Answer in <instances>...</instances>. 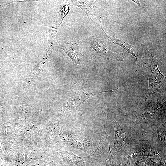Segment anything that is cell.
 I'll return each mask as SVG.
<instances>
[{
  "mask_svg": "<svg viewBox=\"0 0 166 166\" xmlns=\"http://www.w3.org/2000/svg\"><path fill=\"white\" fill-rule=\"evenodd\" d=\"M147 52L150 57L149 73V87L145 97V101L152 97L158 98L165 95L166 77L159 70L158 61L149 50Z\"/></svg>",
  "mask_w": 166,
  "mask_h": 166,
  "instance_id": "1",
  "label": "cell"
},
{
  "mask_svg": "<svg viewBox=\"0 0 166 166\" xmlns=\"http://www.w3.org/2000/svg\"><path fill=\"white\" fill-rule=\"evenodd\" d=\"M71 94L61 109V113L66 114L79 109L88 99L96 95L106 92H115L116 89L96 91L91 93L84 92L78 85H74Z\"/></svg>",
  "mask_w": 166,
  "mask_h": 166,
  "instance_id": "2",
  "label": "cell"
},
{
  "mask_svg": "<svg viewBox=\"0 0 166 166\" xmlns=\"http://www.w3.org/2000/svg\"><path fill=\"white\" fill-rule=\"evenodd\" d=\"M166 99L147 104L137 120L138 123L160 122L165 120Z\"/></svg>",
  "mask_w": 166,
  "mask_h": 166,
  "instance_id": "3",
  "label": "cell"
},
{
  "mask_svg": "<svg viewBox=\"0 0 166 166\" xmlns=\"http://www.w3.org/2000/svg\"><path fill=\"white\" fill-rule=\"evenodd\" d=\"M105 116L110 120L114 129V140L111 150L112 155L118 153L129 142L131 141H145L147 140H137L134 138L128 130L119 124L108 110L104 111Z\"/></svg>",
  "mask_w": 166,
  "mask_h": 166,
  "instance_id": "4",
  "label": "cell"
},
{
  "mask_svg": "<svg viewBox=\"0 0 166 166\" xmlns=\"http://www.w3.org/2000/svg\"><path fill=\"white\" fill-rule=\"evenodd\" d=\"M147 141H148L147 140ZM140 141V143L134 146L123 159H130L142 156L164 157L166 158L165 152L155 144Z\"/></svg>",
  "mask_w": 166,
  "mask_h": 166,
  "instance_id": "5",
  "label": "cell"
},
{
  "mask_svg": "<svg viewBox=\"0 0 166 166\" xmlns=\"http://www.w3.org/2000/svg\"><path fill=\"white\" fill-rule=\"evenodd\" d=\"M99 152L96 149L89 156L80 157L65 151L63 164L65 166H98L101 164Z\"/></svg>",
  "mask_w": 166,
  "mask_h": 166,
  "instance_id": "6",
  "label": "cell"
},
{
  "mask_svg": "<svg viewBox=\"0 0 166 166\" xmlns=\"http://www.w3.org/2000/svg\"><path fill=\"white\" fill-rule=\"evenodd\" d=\"M63 49L70 58L74 64H80L82 61L81 47L75 42H65L60 45Z\"/></svg>",
  "mask_w": 166,
  "mask_h": 166,
  "instance_id": "7",
  "label": "cell"
},
{
  "mask_svg": "<svg viewBox=\"0 0 166 166\" xmlns=\"http://www.w3.org/2000/svg\"><path fill=\"white\" fill-rule=\"evenodd\" d=\"M107 38L111 40L114 43L117 44L123 47L129 53L133 56L136 58L137 65L141 66L142 64L144 63L142 60V55L141 52L135 47L132 46L126 41L121 39L112 37L107 34L103 30Z\"/></svg>",
  "mask_w": 166,
  "mask_h": 166,
  "instance_id": "8",
  "label": "cell"
},
{
  "mask_svg": "<svg viewBox=\"0 0 166 166\" xmlns=\"http://www.w3.org/2000/svg\"><path fill=\"white\" fill-rule=\"evenodd\" d=\"M88 45L93 52L98 54L107 56L117 60H122L117 54L112 52L103 43L94 39L92 38L89 39Z\"/></svg>",
  "mask_w": 166,
  "mask_h": 166,
  "instance_id": "9",
  "label": "cell"
},
{
  "mask_svg": "<svg viewBox=\"0 0 166 166\" xmlns=\"http://www.w3.org/2000/svg\"><path fill=\"white\" fill-rule=\"evenodd\" d=\"M152 139L157 144L156 145L163 150L162 147L166 150L165 126L163 125H157L152 131Z\"/></svg>",
  "mask_w": 166,
  "mask_h": 166,
  "instance_id": "10",
  "label": "cell"
},
{
  "mask_svg": "<svg viewBox=\"0 0 166 166\" xmlns=\"http://www.w3.org/2000/svg\"><path fill=\"white\" fill-rule=\"evenodd\" d=\"M72 2L75 6L82 9L87 15L89 19L93 21L94 8L90 2L87 1H73Z\"/></svg>",
  "mask_w": 166,
  "mask_h": 166,
  "instance_id": "11",
  "label": "cell"
},
{
  "mask_svg": "<svg viewBox=\"0 0 166 166\" xmlns=\"http://www.w3.org/2000/svg\"><path fill=\"white\" fill-rule=\"evenodd\" d=\"M148 166H166V158L146 156Z\"/></svg>",
  "mask_w": 166,
  "mask_h": 166,
  "instance_id": "12",
  "label": "cell"
},
{
  "mask_svg": "<svg viewBox=\"0 0 166 166\" xmlns=\"http://www.w3.org/2000/svg\"><path fill=\"white\" fill-rule=\"evenodd\" d=\"M146 157H139L131 159V166H148Z\"/></svg>",
  "mask_w": 166,
  "mask_h": 166,
  "instance_id": "13",
  "label": "cell"
},
{
  "mask_svg": "<svg viewBox=\"0 0 166 166\" xmlns=\"http://www.w3.org/2000/svg\"><path fill=\"white\" fill-rule=\"evenodd\" d=\"M109 144V155L106 158L103 166H120L117 164L113 157L111 152L110 144Z\"/></svg>",
  "mask_w": 166,
  "mask_h": 166,
  "instance_id": "14",
  "label": "cell"
}]
</instances>
